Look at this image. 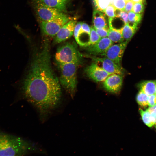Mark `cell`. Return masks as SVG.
Instances as JSON below:
<instances>
[{"mask_svg": "<svg viewBox=\"0 0 156 156\" xmlns=\"http://www.w3.org/2000/svg\"><path fill=\"white\" fill-rule=\"evenodd\" d=\"M49 48L46 42L36 52L22 86L25 98L42 120L59 106L62 97L61 86L51 66Z\"/></svg>", "mask_w": 156, "mask_h": 156, "instance_id": "cell-1", "label": "cell"}, {"mask_svg": "<svg viewBox=\"0 0 156 156\" xmlns=\"http://www.w3.org/2000/svg\"><path fill=\"white\" fill-rule=\"evenodd\" d=\"M40 151L29 141L0 131V156H24Z\"/></svg>", "mask_w": 156, "mask_h": 156, "instance_id": "cell-2", "label": "cell"}, {"mask_svg": "<svg viewBox=\"0 0 156 156\" xmlns=\"http://www.w3.org/2000/svg\"><path fill=\"white\" fill-rule=\"evenodd\" d=\"M57 64L60 72L59 81L61 86L73 97L77 83L76 72L78 66L72 63Z\"/></svg>", "mask_w": 156, "mask_h": 156, "instance_id": "cell-3", "label": "cell"}, {"mask_svg": "<svg viewBox=\"0 0 156 156\" xmlns=\"http://www.w3.org/2000/svg\"><path fill=\"white\" fill-rule=\"evenodd\" d=\"M82 55L78 50L75 43L68 42L60 46L55 55L57 63H74L79 66L83 62Z\"/></svg>", "mask_w": 156, "mask_h": 156, "instance_id": "cell-4", "label": "cell"}, {"mask_svg": "<svg viewBox=\"0 0 156 156\" xmlns=\"http://www.w3.org/2000/svg\"><path fill=\"white\" fill-rule=\"evenodd\" d=\"M71 19V18L68 16L63 14L53 20L40 21V27L44 35L49 37H53L60 29Z\"/></svg>", "mask_w": 156, "mask_h": 156, "instance_id": "cell-5", "label": "cell"}, {"mask_svg": "<svg viewBox=\"0 0 156 156\" xmlns=\"http://www.w3.org/2000/svg\"><path fill=\"white\" fill-rule=\"evenodd\" d=\"M34 6L40 21H50L64 14L62 12L47 5L39 0H34Z\"/></svg>", "mask_w": 156, "mask_h": 156, "instance_id": "cell-6", "label": "cell"}, {"mask_svg": "<svg viewBox=\"0 0 156 156\" xmlns=\"http://www.w3.org/2000/svg\"><path fill=\"white\" fill-rule=\"evenodd\" d=\"M128 43L126 41H124L117 44H113L101 56L109 58L122 66L121 62L122 57Z\"/></svg>", "mask_w": 156, "mask_h": 156, "instance_id": "cell-7", "label": "cell"}, {"mask_svg": "<svg viewBox=\"0 0 156 156\" xmlns=\"http://www.w3.org/2000/svg\"><path fill=\"white\" fill-rule=\"evenodd\" d=\"M85 56L91 59L97 63L101 64V67L108 73L111 74H117L122 75L123 69L122 67L109 58L104 57H98L89 55H86Z\"/></svg>", "mask_w": 156, "mask_h": 156, "instance_id": "cell-8", "label": "cell"}, {"mask_svg": "<svg viewBox=\"0 0 156 156\" xmlns=\"http://www.w3.org/2000/svg\"><path fill=\"white\" fill-rule=\"evenodd\" d=\"M123 80L122 75L111 74L103 81V87L105 90L109 92L118 94L121 88Z\"/></svg>", "mask_w": 156, "mask_h": 156, "instance_id": "cell-9", "label": "cell"}, {"mask_svg": "<svg viewBox=\"0 0 156 156\" xmlns=\"http://www.w3.org/2000/svg\"><path fill=\"white\" fill-rule=\"evenodd\" d=\"M85 71L89 78L96 82H103L111 74L105 70L94 62L87 66Z\"/></svg>", "mask_w": 156, "mask_h": 156, "instance_id": "cell-10", "label": "cell"}, {"mask_svg": "<svg viewBox=\"0 0 156 156\" xmlns=\"http://www.w3.org/2000/svg\"><path fill=\"white\" fill-rule=\"evenodd\" d=\"M76 22L75 20L71 19L65 24L55 36L54 43H59L70 38L74 34Z\"/></svg>", "mask_w": 156, "mask_h": 156, "instance_id": "cell-11", "label": "cell"}, {"mask_svg": "<svg viewBox=\"0 0 156 156\" xmlns=\"http://www.w3.org/2000/svg\"><path fill=\"white\" fill-rule=\"evenodd\" d=\"M114 43L107 37L101 38L95 44L86 47L87 52L94 55H100L106 52Z\"/></svg>", "mask_w": 156, "mask_h": 156, "instance_id": "cell-12", "label": "cell"}, {"mask_svg": "<svg viewBox=\"0 0 156 156\" xmlns=\"http://www.w3.org/2000/svg\"><path fill=\"white\" fill-rule=\"evenodd\" d=\"M104 12L95 10L93 12L92 22L95 29L108 28L107 19Z\"/></svg>", "mask_w": 156, "mask_h": 156, "instance_id": "cell-13", "label": "cell"}, {"mask_svg": "<svg viewBox=\"0 0 156 156\" xmlns=\"http://www.w3.org/2000/svg\"><path fill=\"white\" fill-rule=\"evenodd\" d=\"M47 5L60 12L65 11L69 0H39Z\"/></svg>", "mask_w": 156, "mask_h": 156, "instance_id": "cell-14", "label": "cell"}, {"mask_svg": "<svg viewBox=\"0 0 156 156\" xmlns=\"http://www.w3.org/2000/svg\"><path fill=\"white\" fill-rule=\"evenodd\" d=\"M141 91L148 96L155 94L156 81H146L142 82L140 86Z\"/></svg>", "mask_w": 156, "mask_h": 156, "instance_id": "cell-15", "label": "cell"}, {"mask_svg": "<svg viewBox=\"0 0 156 156\" xmlns=\"http://www.w3.org/2000/svg\"><path fill=\"white\" fill-rule=\"evenodd\" d=\"M137 29V26L131 25L129 23L125 24L122 30L124 41L128 42L136 32Z\"/></svg>", "mask_w": 156, "mask_h": 156, "instance_id": "cell-16", "label": "cell"}, {"mask_svg": "<svg viewBox=\"0 0 156 156\" xmlns=\"http://www.w3.org/2000/svg\"><path fill=\"white\" fill-rule=\"evenodd\" d=\"M140 112L143 122L149 127H152L155 124V118L148 111V109L144 111L140 109Z\"/></svg>", "mask_w": 156, "mask_h": 156, "instance_id": "cell-17", "label": "cell"}, {"mask_svg": "<svg viewBox=\"0 0 156 156\" xmlns=\"http://www.w3.org/2000/svg\"><path fill=\"white\" fill-rule=\"evenodd\" d=\"M122 30H118L109 28L108 37L113 42L120 43L124 41Z\"/></svg>", "mask_w": 156, "mask_h": 156, "instance_id": "cell-18", "label": "cell"}, {"mask_svg": "<svg viewBox=\"0 0 156 156\" xmlns=\"http://www.w3.org/2000/svg\"><path fill=\"white\" fill-rule=\"evenodd\" d=\"M129 23L138 26L142 19V14H137L131 11L128 12Z\"/></svg>", "mask_w": 156, "mask_h": 156, "instance_id": "cell-19", "label": "cell"}, {"mask_svg": "<svg viewBox=\"0 0 156 156\" xmlns=\"http://www.w3.org/2000/svg\"><path fill=\"white\" fill-rule=\"evenodd\" d=\"M148 95L140 90L137 95L136 101L140 106L146 107L148 105Z\"/></svg>", "mask_w": 156, "mask_h": 156, "instance_id": "cell-20", "label": "cell"}, {"mask_svg": "<svg viewBox=\"0 0 156 156\" xmlns=\"http://www.w3.org/2000/svg\"><path fill=\"white\" fill-rule=\"evenodd\" d=\"M96 10L104 13L106 8L110 4V0H93Z\"/></svg>", "mask_w": 156, "mask_h": 156, "instance_id": "cell-21", "label": "cell"}, {"mask_svg": "<svg viewBox=\"0 0 156 156\" xmlns=\"http://www.w3.org/2000/svg\"><path fill=\"white\" fill-rule=\"evenodd\" d=\"M101 38L93 26L90 28V40L88 46L95 44Z\"/></svg>", "mask_w": 156, "mask_h": 156, "instance_id": "cell-22", "label": "cell"}, {"mask_svg": "<svg viewBox=\"0 0 156 156\" xmlns=\"http://www.w3.org/2000/svg\"><path fill=\"white\" fill-rule=\"evenodd\" d=\"M126 3L125 0H110V4L116 9L124 11Z\"/></svg>", "mask_w": 156, "mask_h": 156, "instance_id": "cell-23", "label": "cell"}, {"mask_svg": "<svg viewBox=\"0 0 156 156\" xmlns=\"http://www.w3.org/2000/svg\"><path fill=\"white\" fill-rule=\"evenodd\" d=\"M116 16L120 18L125 24L129 23L128 14L126 12L122 10L116 9Z\"/></svg>", "mask_w": 156, "mask_h": 156, "instance_id": "cell-24", "label": "cell"}, {"mask_svg": "<svg viewBox=\"0 0 156 156\" xmlns=\"http://www.w3.org/2000/svg\"><path fill=\"white\" fill-rule=\"evenodd\" d=\"M144 9V3L140 2L135 3L133 4L132 11L136 13L142 14Z\"/></svg>", "mask_w": 156, "mask_h": 156, "instance_id": "cell-25", "label": "cell"}, {"mask_svg": "<svg viewBox=\"0 0 156 156\" xmlns=\"http://www.w3.org/2000/svg\"><path fill=\"white\" fill-rule=\"evenodd\" d=\"M116 9L111 4H109L105 9L104 13L109 18L116 17Z\"/></svg>", "mask_w": 156, "mask_h": 156, "instance_id": "cell-26", "label": "cell"}, {"mask_svg": "<svg viewBox=\"0 0 156 156\" xmlns=\"http://www.w3.org/2000/svg\"><path fill=\"white\" fill-rule=\"evenodd\" d=\"M109 29L108 27L99 29H95L98 34L101 38L107 36Z\"/></svg>", "mask_w": 156, "mask_h": 156, "instance_id": "cell-27", "label": "cell"}, {"mask_svg": "<svg viewBox=\"0 0 156 156\" xmlns=\"http://www.w3.org/2000/svg\"><path fill=\"white\" fill-rule=\"evenodd\" d=\"M134 3L131 0H129L126 2L124 11L127 12H129L132 10Z\"/></svg>", "mask_w": 156, "mask_h": 156, "instance_id": "cell-28", "label": "cell"}, {"mask_svg": "<svg viewBox=\"0 0 156 156\" xmlns=\"http://www.w3.org/2000/svg\"><path fill=\"white\" fill-rule=\"evenodd\" d=\"M156 104V94H153L149 96L148 105L150 107L153 106Z\"/></svg>", "mask_w": 156, "mask_h": 156, "instance_id": "cell-29", "label": "cell"}, {"mask_svg": "<svg viewBox=\"0 0 156 156\" xmlns=\"http://www.w3.org/2000/svg\"><path fill=\"white\" fill-rule=\"evenodd\" d=\"M81 29L83 31L90 34V28L88 24L82 22Z\"/></svg>", "mask_w": 156, "mask_h": 156, "instance_id": "cell-30", "label": "cell"}, {"mask_svg": "<svg viewBox=\"0 0 156 156\" xmlns=\"http://www.w3.org/2000/svg\"><path fill=\"white\" fill-rule=\"evenodd\" d=\"M148 109L150 113L156 112V104L153 106L150 107Z\"/></svg>", "mask_w": 156, "mask_h": 156, "instance_id": "cell-31", "label": "cell"}, {"mask_svg": "<svg viewBox=\"0 0 156 156\" xmlns=\"http://www.w3.org/2000/svg\"><path fill=\"white\" fill-rule=\"evenodd\" d=\"M132 0L134 3H144L145 2V0Z\"/></svg>", "mask_w": 156, "mask_h": 156, "instance_id": "cell-32", "label": "cell"}, {"mask_svg": "<svg viewBox=\"0 0 156 156\" xmlns=\"http://www.w3.org/2000/svg\"><path fill=\"white\" fill-rule=\"evenodd\" d=\"M125 0L126 2H127L129 0Z\"/></svg>", "mask_w": 156, "mask_h": 156, "instance_id": "cell-33", "label": "cell"}, {"mask_svg": "<svg viewBox=\"0 0 156 156\" xmlns=\"http://www.w3.org/2000/svg\"><path fill=\"white\" fill-rule=\"evenodd\" d=\"M155 94H156V91H155Z\"/></svg>", "mask_w": 156, "mask_h": 156, "instance_id": "cell-34", "label": "cell"}]
</instances>
